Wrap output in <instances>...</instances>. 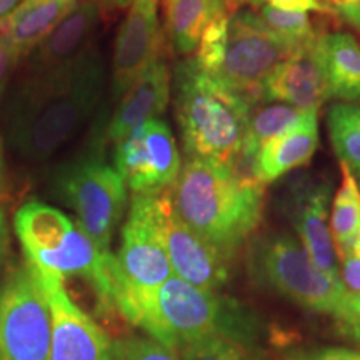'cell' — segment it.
Here are the masks:
<instances>
[{
    "label": "cell",
    "mask_w": 360,
    "mask_h": 360,
    "mask_svg": "<svg viewBox=\"0 0 360 360\" xmlns=\"http://www.w3.org/2000/svg\"><path fill=\"white\" fill-rule=\"evenodd\" d=\"M101 7H110V8H125L132 6L134 0H97Z\"/></svg>",
    "instance_id": "cell-38"
},
{
    "label": "cell",
    "mask_w": 360,
    "mask_h": 360,
    "mask_svg": "<svg viewBox=\"0 0 360 360\" xmlns=\"http://www.w3.org/2000/svg\"><path fill=\"white\" fill-rule=\"evenodd\" d=\"M327 8L360 32V0H327Z\"/></svg>",
    "instance_id": "cell-31"
},
{
    "label": "cell",
    "mask_w": 360,
    "mask_h": 360,
    "mask_svg": "<svg viewBox=\"0 0 360 360\" xmlns=\"http://www.w3.org/2000/svg\"><path fill=\"white\" fill-rule=\"evenodd\" d=\"M210 4H212L215 17H219V15L231 17L237 12V8H238L237 0H210Z\"/></svg>",
    "instance_id": "cell-34"
},
{
    "label": "cell",
    "mask_w": 360,
    "mask_h": 360,
    "mask_svg": "<svg viewBox=\"0 0 360 360\" xmlns=\"http://www.w3.org/2000/svg\"><path fill=\"white\" fill-rule=\"evenodd\" d=\"M25 0H0V24L6 22Z\"/></svg>",
    "instance_id": "cell-35"
},
{
    "label": "cell",
    "mask_w": 360,
    "mask_h": 360,
    "mask_svg": "<svg viewBox=\"0 0 360 360\" xmlns=\"http://www.w3.org/2000/svg\"><path fill=\"white\" fill-rule=\"evenodd\" d=\"M249 270L252 277L300 307L332 315L340 323L357 322L342 282L315 267L299 238L289 233H265L252 242Z\"/></svg>",
    "instance_id": "cell-7"
},
{
    "label": "cell",
    "mask_w": 360,
    "mask_h": 360,
    "mask_svg": "<svg viewBox=\"0 0 360 360\" xmlns=\"http://www.w3.org/2000/svg\"><path fill=\"white\" fill-rule=\"evenodd\" d=\"M160 0H134L115 40L112 92L120 98L139 75L160 56Z\"/></svg>",
    "instance_id": "cell-16"
},
{
    "label": "cell",
    "mask_w": 360,
    "mask_h": 360,
    "mask_svg": "<svg viewBox=\"0 0 360 360\" xmlns=\"http://www.w3.org/2000/svg\"><path fill=\"white\" fill-rule=\"evenodd\" d=\"M19 58L20 56L13 51L12 45L0 37V101H2L8 80H11L12 70Z\"/></svg>",
    "instance_id": "cell-32"
},
{
    "label": "cell",
    "mask_w": 360,
    "mask_h": 360,
    "mask_svg": "<svg viewBox=\"0 0 360 360\" xmlns=\"http://www.w3.org/2000/svg\"><path fill=\"white\" fill-rule=\"evenodd\" d=\"M309 112L299 110L297 107H292L283 102H260L249 114V122L244 143H242L240 159H238L236 167L242 164L252 165V160L259 154L269 141L281 135L287 130L294 129L307 117Z\"/></svg>",
    "instance_id": "cell-22"
},
{
    "label": "cell",
    "mask_w": 360,
    "mask_h": 360,
    "mask_svg": "<svg viewBox=\"0 0 360 360\" xmlns=\"http://www.w3.org/2000/svg\"><path fill=\"white\" fill-rule=\"evenodd\" d=\"M328 98L322 35L283 58L264 84V102H283L304 112H319Z\"/></svg>",
    "instance_id": "cell-15"
},
{
    "label": "cell",
    "mask_w": 360,
    "mask_h": 360,
    "mask_svg": "<svg viewBox=\"0 0 360 360\" xmlns=\"http://www.w3.org/2000/svg\"><path fill=\"white\" fill-rule=\"evenodd\" d=\"M103 87L105 64L97 47L72 64L30 72L4 109L7 143L25 160L51 159L89 124Z\"/></svg>",
    "instance_id": "cell-1"
},
{
    "label": "cell",
    "mask_w": 360,
    "mask_h": 360,
    "mask_svg": "<svg viewBox=\"0 0 360 360\" xmlns=\"http://www.w3.org/2000/svg\"><path fill=\"white\" fill-rule=\"evenodd\" d=\"M52 319L32 264L15 269L0 289V360H51Z\"/></svg>",
    "instance_id": "cell-9"
},
{
    "label": "cell",
    "mask_w": 360,
    "mask_h": 360,
    "mask_svg": "<svg viewBox=\"0 0 360 360\" xmlns=\"http://www.w3.org/2000/svg\"><path fill=\"white\" fill-rule=\"evenodd\" d=\"M154 219L157 236L175 276L209 292H217L229 281L232 259L197 236L179 217L169 192L155 195Z\"/></svg>",
    "instance_id": "cell-12"
},
{
    "label": "cell",
    "mask_w": 360,
    "mask_h": 360,
    "mask_svg": "<svg viewBox=\"0 0 360 360\" xmlns=\"http://www.w3.org/2000/svg\"><path fill=\"white\" fill-rule=\"evenodd\" d=\"M13 229L27 262L62 278L84 277L102 304H112V254H102L79 224L42 202H27L15 212Z\"/></svg>",
    "instance_id": "cell-6"
},
{
    "label": "cell",
    "mask_w": 360,
    "mask_h": 360,
    "mask_svg": "<svg viewBox=\"0 0 360 360\" xmlns=\"http://www.w3.org/2000/svg\"><path fill=\"white\" fill-rule=\"evenodd\" d=\"M259 17L282 42H285L294 51L319 35L307 12L281 11L264 4L259 11Z\"/></svg>",
    "instance_id": "cell-26"
},
{
    "label": "cell",
    "mask_w": 360,
    "mask_h": 360,
    "mask_svg": "<svg viewBox=\"0 0 360 360\" xmlns=\"http://www.w3.org/2000/svg\"><path fill=\"white\" fill-rule=\"evenodd\" d=\"M117 357L120 360H180L177 352L165 347L154 339L134 337L120 342L115 349Z\"/></svg>",
    "instance_id": "cell-28"
},
{
    "label": "cell",
    "mask_w": 360,
    "mask_h": 360,
    "mask_svg": "<svg viewBox=\"0 0 360 360\" xmlns=\"http://www.w3.org/2000/svg\"><path fill=\"white\" fill-rule=\"evenodd\" d=\"M355 250L360 254V231H359V236H357V242H355Z\"/></svg>",
    "instance_id": "cell-41"
},
{
    "label": "cell",
    "mask_w": 360,
    "mask_h": 360,
    "mask_svg": "<svg viewBox=\"0 0 360 360\" xmlns=\"http://www.w3.org/2000/svg\"><path fill=\"white\" fill-rule=\"evenodd\" d=\"M172 96L175 119L188 159L214 160L236 167L250 103L202 69L195 57L175 65Z\"/></svg>",
    "instance_id": "cell-4"
},
{
    "label": "cell",
    "mask_w": 360,
    "mask_h": 360,
    "mask_svg": "<svg viewBox=\"0 0 360 360\" xmlns=\"http://www.w3.org/2000/svg\"><path fill=\"white\" fill-rule=\"evenodd\" d=\"M180 360H254L240 340L229 335H210L177 350Z\"/></svg>",
    "instance_id": "cell-27"
},
{
    "label": "cell",
    "mask_w": 360,
    "mask_h": 360,
    "mask_svg": "<svg viewBox=\"0 0 360 360\" xmlns=\"http://www.w3.org/2000/svg\"><path fill=\"white\" fill-rule=\"evenodd\" d=\"M6 238H7L6 217H4V212H2V209H0V265H2L4 254H6Z\"/></svg>",
    "instance_id": "cell-36"
},
{
    "label": "cell",
    "mask_w": 360,
    "mask_h": 360,
    "mask_svg": "<svg viewBox=\"0 0 360 360\" xmlns=\"http://www.w3.org/2000/svg\"><path fill=\"white\" fill-rule=\"evenodd\" d=\"M349 309L354 314V317L360 321V295H350L349 294Z\"/></svg>",
    "instance_id": "cell-39"
},
{
    "label": "cell",
    "mask_w": 360,
    "mask_h": 360,
    "mask_svg": "<svg viewBox=\"0 0 360 360\" xmlns=\"http://www.w3.org/2000/svg\"><path fill=\"white\" fill-rule=\"evenodd\" d=\"M327 129L340 165L360 179V103L332 105L327 114Z\"/></svg>",
    "instance_id": "cell-25"
},
{
    "label": "cell",
    "mask_w": 360,
    "mask_h": 360,
    "mask_svg": "<svg viewBox=\"0 0 360 360\" xmlns=\"http://www.w3.org/2000/svg\"><path fill=\"white\" fill-rule=\"evenodd\" d=\"M172 94V75L160 56L139 75L119 98L114 114L105 124L103 139L117 143L148 120L159 119L167 109Z\"/></svg>",
    "instance_id": "cell-17"
},
{
    "label": "cell",
    "mask_w": 360,
    "mask_h": 360,
    "mask_svg": "<svg viewBox=\"0 0 360 360\" xmlns=\"http://www.w3.org/2000/svg\"><path fill=\"white\" fill-rule=\"evenodd\" d=\"M339 260L342 285L350 295H360V254L357 250L349 252Z\"/></svg>",
    "instance_id": "cell-30"
},
{
    "label": "cell",
    "mask_w": 360,
    "mask_h": 360,
    "mask_svg": "<svg viewBox=\"0 0 360 360\" xmlns=\"http://www.w3.org/2000/svg\"><path fill=\"white\" fill-rule=\"evenodd\" d=\"M115 170L135 195H160L177 180L182 164L169 125L148 120L115 143Z\"/></svg>",
    "instance_id": "cell-11"
},
{
    "label": "cell",
    "mask_w": 360,
    "mask_h": 360,
    "mask_svg": "<svg viewBox=\"0 0 360 360\" xmlns=\"http://www.w3.org/2000/svg\"><path fill=\"white\" fill-rule=\"evenodd\" d=\"M267 6L281 8V11H290V12H321L328 13L326 4L319 2V0H264Z\"/></svg>",
    "instance_id": "cell-33"
},
{
    "label": "cell",
    "mask_w": 360,
    "mask_h": 360,
    "mask_svg": "<svg viewBox=\"0 0 360 360\" xmlns=\"http://www.w3.org/2000/svg\"><path fill=\"white\" fill-rule=\"evenodd\" d=\"M292 52L294 49L282 42L259 13L237 11L231 17H214L207 25L195 60L254 109L264 102L265 80Z\"/></svg>",
    "instance_id": "cell-5"
},
{
    "label": "cell",
    "mask_w": 360,
    "mask_h": 360,
    "mask_svg": "<svg viewBox=\"0 0 360 360\" xmlns=\"http://www.w3.org/2000/svg\"><path fill=\"white\" fill-rule=\"evenodd\" d=\"M332 184L310 174L299 175L287 192V212L315 267L334 281H340L334 238L328 225V200Z\"/></svg>",
    "instance_id": "cell-14"
},
{
    "label": "cell",
    "mask_w": 360,
    "mask_h": 360,
    "mask_svg": "<svg viewBox=\"0 0 360 360\" xmlns=\"http://www.w3.org/2000/svg\"><path fill=\"white\" fill-rule=\"evenodd\" d=\"M357 184H359V191H360V180H359V182H357Z\"/></svg>",
    "instance_id": "cell-42"
},
{
    "label": "cell",
    "mask_w": 360,
    "mask_h": 360,
    "mask_svg": "<svg viewBox=\"0 0 360 360\" xmlns=\"http://www.w3.org/2000/svg\"><path fill=\"white\" fill-rule=\"evenodd\" d=\"M77 2L79 0H25L0 24V37L11 44L20 57L34 52Z\"/></svg>",
    "instance_id": "cell-20"
},
{
    "label": "cell",
    "mask_w": 360,
    "mask_h": 360,
    "mask_svg": "<svg viewBox=\"0 0 360 360\" xmlns=\"http://www.w3.org/2000/svg\"><path fill=\"white\" fill-rule=\"evenodd\" d=\"M4 177H6V160H4V148L2 142H0V187L4 184Z\"/></svg>",
    "instance_id": "cell-40"
},
{
    "label": "cell",
    "mask_w": 360,
    "mask_h": 360,
    "mask_svg": "<svg viewBox=\"0 0 360 360\" xmlns=\"http://www.w3.org/2000/svg\"><path fill=\"white\" fill-rule=\"evenodd\" d=\"M328 97L360 103V44L354 35L337 32L322 35Z\"/></svg>",
    "instance_id": "cell-21"
},
{
    "label": "cell",
    "mask_w": 360,
    "mask_h": 360,
    "mask_svg": "<svg viewBox=\"0 0 360 360\" xmlns=\"http://www.w3.org/2000/svg\"><path fill=\"white\" fill-rule=\"evenodd\" d=\"M101 22L97 0H79L69 15L34 51L30 69L44 72L72 64L94 49V39Z\"/></svg>",
    "instance_id": "cell-18"
},
{
    "label": "cell",
    "mask_w": 360,
    "mask_h": 360,
    "mask_svg": "<svg viewBox=\"0 0 360 360\" xmlns=\"http://www.w3.org/2000/svg\"><path fill=\"white\" fill-rule=\"evenodd\" d=\"M164 12L170 44L182 56L197 51L202 34L215 17L210 0H164Z\"/></svg>",
    "instance_id": "cell-23"
},
{
    "label": "cell",
    "mask_w": 360,
    "mask_h": 360,
    "mask_svg": "<svg viewBox=\"0 0 360 360\" xmlns=\"http://www.w3.org/2000/svg\"><path fill=\"white\" fill-rule=\"evenodd\" d=\"M328 225L334 238L337 259L354 252L360 231V191L357 180L344 165H342V184L332 204Z\"/></svg>",
    "instance_id": "cell-24"
},
{
    "label": "cell",
    "mask_w": 360,
    "mask_h": 360,
    "mask_svg": "<svg viewBox=\"0 0 360 360\" xmlns=\"http://www.w3.org/2000/svg\"><path fill=\"white\" fill-rule=\"evenodd\" d=\"M35 270L51 310V360H114L109 334L70 299L64 278Z\"/></svg>",
    "instance_id": "cell-13"
},
{
    "label": "cell",
    "mask_w": 360,
    "mask_h": 360,
    "mask_svg": "<svg viewBox=\"0 0 360 360\" xmlns=\"http://www.w3.org/2000/svg\"><path fill=\"white\" fill-rule=\"evenodd\" d=\"M60 199L77 214V224L102 254L110 242L127 204V184L101 155H85L62 165L53 177Z\"/></svg>",
    "instance_id": "cell-8"
},
{
    "label": "cell",
    "mask_w": 360,
    "mask_h": 360,
    "mask_svg": "<svg viewBox=\"0 0 360 360\" xmlns=\"http://www.w3.org/2000/svg\"><path fill=\"white\" fill-rule=\"evenodd\" d=\"M112 304L125 321L177 352L210 335L244 339L247 319L237 304L174 276L150 290L115 287Z\"/></svg>",
    "instance_id": "cell-3"
},
{
    "label": "cell",
    "mask_w": 360,
    "mask_h": 360,
    "mask_svg": "<svg viewBox=\"0 0 360 360\" xmlns=\"http://www.w3.org/2000/svg\"><path fill=\"white\" fill-rule=\"evenodd\" d=\"M282 360H360V352L340 347H321L294 350Z\"/></svg>",
    "instance_id": "cell-29"
},
{
    "label": "cell",
    "mask_w": 360,
    "mask_h": 360,
    "mask_svg": "<svg viewBox=\"0 0 360 360\" xmlns=\"http://www.w3.org/2000/svg\"><path fill=\"white\" fill-rule=\"evenodd\" d=\"M340 327H342V330L347 332L349 337H352L355 342H359V344H360V321L342 323Z\"/></svg>",
    "instance_id": "cell-37"
},
{
    "label": "cell",
    "mask_w": 360,
    "mask_h": 360,
    "mask_svg": "<svg viewBox=\"0 0 360 360\" xmlns=\"http://www.w3.org/2000/svg\"><path fill=\"white\" fill-rule=\"evenodd\" d=\"M169 195L179 217L231 259L264 217V184L220 162L187 159Z\"/></svg>",
    "instance_id": "cell-2"
},
{
    "label": "cell",
    "mask_w": 360,
    "mask_h": 360,
    "mask_svg": "<svg viewBox=\"0 0 360 360\" xmlns=\"http://www.w3.org/2000/svg\"><path fill=\"white\" fill-rule=\"evenodd\" d=\"M155 195H134L129 217L122 227L119 254L110 259L112 294L115 287L150 290L174 277L164 245L157 236L154 219Z\"/></svg>",
    "instance_id": "cell-10"
},
{
    "label": "cell",
    "mask_w": 360,
    "mask_h": 360,
    "mask_svg": "<svg viewBox=\"0 0 360 360\" xmlns=\"http://www.w3.org/2000/svg\"><path fill=\"white\" fill-rule=\"evenodd\" d=\"M319 147V119L317 112H309L307 117L260 148L252 160V175L265 184L283 177L294 169L307 165Z\"/></svg>",
    "instance_id": "cell-19"
}]
</instances>
